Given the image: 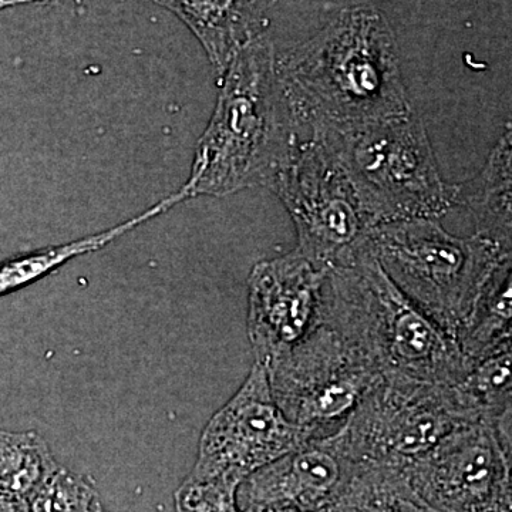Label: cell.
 <instances>
[{"label": "cell", "mask_w": 512, "mask_h": 512, "mask_svg": "<svg viewBox=\"0 0 512 512\" xmlns=\"http://www.w3.org/2000/svg\"><path fill=\"white\" fill-rule=\"evenodd\" d=\"M305 140L352 133L412 111L389 20L373 6L343 9L315 36L276 55Z\"/></svg>", "instance_id": "1"}, {"label": "cell", "mask_w": 512, "mask_h": 512, "mask_svg": "<svg viewBox=\"0 0 512 512\" xmlns=\"http://www.w3.org/2000/svg\"><path fill=\"white\" fill-rule=\"evenodd\" d=\"M274 43L265 33L235 55L220 77V94L195 150L188 198L225 197L271 187L305 140L276 70Z\"/></svg>", "instance_id": "2"}, {"label": "cell", "mask_w": 512, "mask_h": 512, "mask_svg": "<svg viewBox=\"0 0 512 512\" xmlns=\"http://www.w3.org/2000/svg\"><path fill=\"white\" fill-rule=\"evenodd\" d=\"M318 323L338 332L384 380L450 386L470 359L386 275L372 248L328 269Z\"/></svg>", "instance_id": "3"}, {"label": "cell", "mask_w": 512, "mask_h": 512, "mask_svg": "<svg viewBox=\"0 0 512 512\" xmlns=\"http://www.w3.org/2000/svg\"><path fill=\"white\" fill-rule=\"evenodd\" d=\"M370 248L393 284L453 338L491 276L511 262V251L476 234L456 237L433 218L377 224Z\"/></svg>", "instance_id": "4"}, {"label": "cell", "mask_w": 512, "mask_h": 512, "mask_svg": "<svg viewBox=\"0 0 512 512\" xmlns=\"http://www.w3.org/2000/svg\"><path fill=\"white\" fill-rule=\"evenodd\" d=\"M342 165L373 225L441 217L453 210L451 185L423 121L412 110L340 136L319 138Z\"/></svg>", "instance_id": "5"}, {"label": "cell", "mask_w": 512, "mask_h": 512, "mask_svg": "<svg viewBox=\"0 0 512 512\" xmlns=\"http://www.w3.org/2000/svg\"><path fill=\"white\" fill-rule=\"evenodd\" d=\"M269 188L295 224L296 251L319 271L348 265L370 248L375 225L342 165L319 141L303 140Z\"/></svg>", "instance_id": "6"}, {"label": "cell", "mask_w": 512, "mask_h": 512, "mask_svg": "<svg viewBox=\"0 0 512 512\" xmlns=\"http://www.w3.org/2000/svg\"><path fill=\"white\" fill-rule=\"evenodd\" d=\"M265 369L279 410L306 440L335 436L362 397L383 380L323 323Z\"/></svg>", "instance_id": "7"}, {"label": "cell", "mask_w": 512, "mask_h": 512, "mask_svg": "<svg viewBox=\"0 0 512 512\" xmlns=\"http://www.w3.org/2000/svg\"><path fill=\"white\" fill-rule=\"evenodd\" d=\"M457 424L444 386L383 379L362 397L330 439L353 463L407 471Z\"/></svg>", "instance_id": "8"}, {"label": "cell", "mask_w": 512, "mask_h": 512, "mask_svg": "<svg viewBox=\"0 0 512 512\" xmlns=\"http://www.w3.org/2000/svg\"><path fill=\"white\" fill-rule=\"evenodd\" d=\"M511 456L512 433L457 424L407 474L437 512H511Z\"/></svg>", "instance_id": "9"}, {"label": "cell", "mask_w": 512, "mask_h": 512, "mask_svg": "<svg viewBox=\"0 0 512 512\" xmlns=\"http://www.w3.org/2000/svg\"><path fill=\"white\" fill-rule=\"evenodd\" d=\"M306 437L279 410L268 373L255 362L241 389L208 421L191 476H231L254 471L305 443Z\"/></svg>", "instance_id": "10"}, {"label": "cell", "mask_w": 512, "mask_h": 512, "mask_svg": "<svg viewBox=\"0 0 512 512\" xmlns=\"http://www.w3.org/2000/svg\"><path fill=\"white\" fill-rule=\"evenodd\" d=\"M325 275L296 249L252 268L248 336L255 362L268 366L315 328Z\"/></svg>", "instance_id": "11"}, {"label": "cell", "mask_w": 512, "mask_h": 512, "mask_svg": "<svg viewBox=\"0 0 512 512\" xmlns=\"http://www.w3.org/2000/svg\"><path fill=\"white\" fill-rule=\"evenodd\" d=\"M353 461L330 439L308 440L239 485V510L292 507L319 512L349 476Z\"/></svg>", "instance_id": "12"}, {"label": "cell", "mask_w": 512, "mask_h": 512, "mask_svg": "<svg viewBox=\"0 0 512 512\" xmlns=\"http://www.w3.org/2000/svg\"><path fill=\"white\" fill-rule=\"evenodd\" d=\"M174 13L204 47L218 79L235 55L262 35L264 13L258 0H154Z\"/></svg>", "instance_id": "13"}, {"label": "cell", "mask_w": 512, "mask_h": 512, "mask_svg": "<svg viewBox=\"0 0 512 512\" xmlns=\"http://www.w3.org/2000/svg\"><path fill=\"white\" fill-rule=\"evenodd\" d=\"M511 346L470 360L456 383L444 386L451 416L458 424L485 423L512 431Z\"/></svg>", "instance_id": "14"}, {"label": "cell", "mask_w": 512, "mask_h": 512, "mask_svg": "<svg viewBox=\"0 0 512 512\" xmlns=\"http://www.w3.org/2000/svg\"><path fill=\"white\" fill-rule=\"evenodd\" d=\"M511 128L476 177L451 185L454 207L470 212L476 235L511 251Z\"/></svg>", "instance_id": "15"}, {"label": "cell", "mask_w": 512, "mask_h": 512, "mask_svg": "<svg viewBox=\"0 0 512 512\" xmlns=\"http://www.w3.org/2000/svg\"><path fill=\"white\" fill-rule=\"evenodd\" d=\"M187 200H190V198L185 194L183 188H180L170 197L158 202L154 207L148 208L147 211L141 212L137 217L107 229V231L76 239V241L67 242V244L52 245V247L25 252V254L16 255L0 262V298L35 284L36 281L52 274L57 268L67 264L77 256L90 254V252H96L107 247L111 242L143 225L144 222L157 218L158 215L164 214L175 205Z\"/></svg>", "instance_id": "16"}, {"label": "cell", "mask_w": 512, "mask_h": 512, "mask_svg": "<svg viewBox=\"0 0 512 512\" xmlns=\"http://www.w3.org/2000/svg\"><path fill=\"white\" fill-rule=\"evenodd\" d=\"M319 512H437L414 490L407 471L355 463Z\"/></svg>", "instance_id": "17"}, {"label": "cell", "mask_w": 512, "mask_h": 512, "mask_svg": "<svg viewBox=\"0 0 512 512\" xmlns=\"http://www.w3.org/2000/svg\"><path fill=\"white\" fill-rule=\"evenodd\" d=\"M511 262L498 268L484 286L456 338L463 355L480 360L511 346L512 335Z\"/></svg>", "instance_id": "18"}, {"label": "cell", "mask_w": 512, "mask_h": 512, "mask_svg": "<svg viewBox=\"0 0 512 512\" xmlns=\"http://www.w3.org/2000/svg\"><path fill=\"white\" fill-rule=\"evenodd\" d=\"M57 467L49 444L36 431L0 430V491L3 493L28 500Z\"/></svg>", "instance_id": "19"}, {"label": "cell", "mask_w": 512, "mask_h": 512, "mask_svg": "<svg viewBox=\"0 0 512 512\" xmlns=\"http://www.w3.org/2000/svg\"><path fill=\"white\" fill-rule=\"evenodd\" d=\"M97 498L89 478L59 466L30 495L28 503L32 512H90Z\"/></svg>", "instance_id": "20"}, {"label": "cell", "mask_w": 512, "mask_h": 512, "mask_svg": "<svg viewBox=\"0 0 512 512\" xmlns=\"http://www.w3.org/2000/svg\"><path fill=\"white\" fill-rule=\"evenodd\" d=\"M241 481L231 476L188 474L174 493L175 512H241L237 493Z\"/></svg>", "instance_id": "21"}, {"label": "cell", "mask_w": 512, "mask_h": 512, "mask_svg": "<svg viewBox=\"0 0 512 512\" xmlns=\"http://www.w3.org/2000/svg\"><path fill=\"white\" fill-rule=\"evenodd\" d=\"M0 512H32L28 500L0 491Z\"/></svg>", "instance_id": "22"}, {"label": "cell", "mask_w": 512, "mask_h": 512, "mask_svg": "<svg viewBox=\"0 0 512 512\" xmlns=\"http://www.w3.org/2000/svg\"><path fill=\"white\" fill-rule=\"evenodd\" d=\"M53 0H0V12L5 9L15 8L20 5H30V3H50Z\"/></svg>", "instance_id": "23"}, {"label": "cell", "mask_w": 512, "mask_h": 512, "mask_svg": "<svg viewBox=\"0 0 512 512\" xmlns=\"http://www.w3.org/2000/svg\"><path fill=\"white\" fill-rule=\"evenodd\" d=\"M241 512H313L299 510V508L292 507H259V508H248V510H242Z\"/></svg>", "instance_id": "24"}, {"label": "cell", "mask_w": 512, "mask_h": 512, "mask_svg": "<svg viewBox=\"0 0 512 512\" xmlns=\"http://www.w3.org/2000/svg\"><path fill=\"white\" fill-rule=\"evenodd\" d=\"M90 512H109L104 510L103 505H101L99 498H97L96 501H94L92 511Z\"/></svg>", "instance_id": "25"}, {"label": "cell", "mask_w": 512, "mask_h": 512, "mask_svg": "<svg viewBox=\"0 0 512 512\" xmlns=\"http://www.w3.org/2000/svg\"><path fill=\"white\" fill-rule=\"evenodd\" d=\"M53 2H59V0H53Z\"/></svg>", "instance_id": "26"}]
</instances>
